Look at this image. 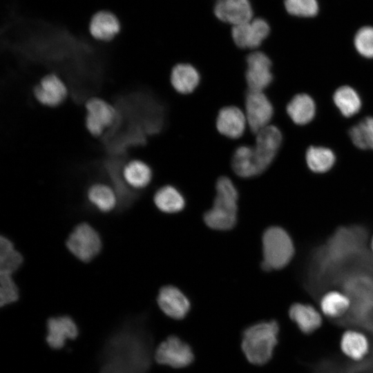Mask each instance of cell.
Segmentation results:
<instances>
[{
	"instance_id": "cell-1",
	"label": "cell",
	"mask_w": 373,
	"mask_h": 373,
	"mask_svg": "<svg viewBox=\"0 0 373 373\" xmlns=\"http://www.w3.org/2000/svg\"><path fill=\"white\" fill-rule=\"evenodd\" d=\"M152 344L142 318L126 320L106 339L100 353L99 373H147Z\"/></svg>"
},
{
	"instance_id": "cell-2",
	"label": "cell",
	"mask_w": 373,
	"mask_h": 373,
	"mask_svg": "<svg viewBox=\"0 0 373 373\" xmlns=\"http://www.w3.org/2000/svg\"><path fill=\"white\" fill-rule=\"evenodd\" d=\"M238 191L230 178L222 175L216 182V195L211 208L203 216L205 224L217 231L232 229L237 223Z\"/></svg>"
},
{
	"instance_id": "cell-3",
	"label": "cell",
	"mask_w": 373,
	"mask_h": 373,
	"mask_svg": "<svg viewBox=\"0 0 373 373\" xmlns=\"http://www.w3.org/2000/svg\"><path fill=\"white\" fill-rule=\"evenodd\" d=\"M278 331L275 321L260 322L245 329L241 347L249 362L260 365L270 360L278 343Z\"/></svg>"
},
{
	"instance_id": "cell-4",
	"label": "cell",
	"mask_w": 373,
	"mask_h": 373,
	"mask_svg": "<svg viewBox=\"0 0 373 373\" xmlns=\"http://www.w3.org/2000/svg\"><path fill=\"white\" fill-rule=\"evenodd\" d=\"M262 260L261 268L269 271L287 266L294 258L293 240L286 230L278 226L265 229L262 237Z\"/></svg>"
},
{
	"instance_id": "cell-5",
	"label": "cell",
	"mask_w": 373,
	"mask_h": 373,
	"mask_svg": "<svg viewBox=\"0 0 373 373\" xmlns=\"http://www.w3.org/2000/svg\"><path fill=\"white\" fill-rule=\"evenodd\" d=\"M68 250L79 260L89 262L101 251L102 241L99 233L90 224L76 225L66 239Z\"/></svg>"
},
{
	"instance_id": "cell-6",
	"label": "cell",
	"mask_w": 373,
	"mask_h": 373,
	"mask_svg": "<svg viewBox=\"0 0 373 373\" xmlns=\"http://www.w3.org/2000/svg\"><path fill=\"white\" fill-rule=\"evenodd\" d=\"M243 104L248 127L253 134L270 124L274 107L264 91L247 89L245 93Z\"/></svg>"
},
{
	"instance_id": "cell-7",
	"label": "cell",
	"mask_w": 373,
	"mask_h": 373,
	"mask_svg": "<svg viewBox=\"0 0 373 373\" xmlns=\"http://www.w3.org/2000/svg\"><path fill=\"white\" fill-rule=\"evenodd\" d=\"M283 135L280 129L269 124L255 134L254 153L260 174L271 164L280 149Z\"/></svg>"
},
{
	"instance_id": "cell-8",
	"label": "cell",
	"mask_w": 373,
	"mask_h": 373,
	"mask_svg": "<svg viewBox=\"0 0 373 373\" xmlns=\"http://www.w3.org/2000/svg\"><path fill=\"white\" fill-rule=\"evenodd\" d=\"M244 79L248 90L264 91L271 84L272 62L262 51L250 52L245 58Z\"/></svg>"
},
{
	"instance_id": "cell-9",
	"label": "cell",
	"mask_w": 373,
	"mask_h": 373,
	"mask_svg": "<svg viewBox=\"0 0 373 373\" xmlns=\"http://www.w3.org/2000/svg\"><path fill=\"white\" fill-rule=\"evenodd\" d=\"M190 346L177 336H169L156 348L154 358L161 365L174 368L189 365L193 361Z\"/></svg>"
},
{
	"instance_id": "cell-10",
	"label": "cell",
	"mask_w": 373,
	"mask_h": 373,
	"mask_svg": "<svg viewBox=\"0 0 373 373\" xmlns=\"http://www.w3.org/2000/svg\"><path fill=\"white\" fill-rule=\"evenodd\" d=\"M247 126L244 111L236 105L224 106L216 114V130L226 138L229 140L240 138L245 134Z\"/></svg>"
},
{
	"instance_id": "cell-11",
	"label": "cell",
	"mask_w": 373,
	"mask_h": 373,
	"mask_svg": "<svg viewBox=\"0 0 373 373\" xmlns=\"http://www.w3.org/2000/svg\"><path fill=\"white\" fill-rule=\"evenodd\" d=\"M269 30V26L265 20L256 18L233 26L231 36L237 47L241 49H255L267 37Z\"/></svg>"
},
{
	"instance_id": "cell-12",
	"label": "cell",
	"mask_w": 373,
	"mask_h": 373,
	"mask_svg": "<svg viewBox=\"0 0 373 373\" xmlns=\"http://www.w3.org/2000/svg\"><path fill=\"white\" fill-rule=\"evenodd\" d=\"M84 106L86 110L85 126L93 135H99L104 127L110 125L115 119V108L99 97L88 99Z\"/></svg>"
},
{
	"instance_id": "cell-13",
	"label": "cell",
	"mask_w": 373,
	"mask_h": 373,
	"mask_svg": "<svg viewBox=\"0 0 373 373\" xmlns=\"http://www.w3.org/2000/svg\"><path fill=\"white\" fill-rule=\"evenodd\" d=\"M157 303L164 314L176 320L184 318L191 307L186 295L173 285H165L160 288Z\"/></svg>"
},
{
	"instance_id": "cell-14",
	"label": "cell",
	"mask_w": 373,
	"mask_h": 373,
	"mask_svg": "<svg viewBox=\"0 0 373 373\" xmlns=\"http://www.w3.org/2000/svg\"><path fill=\"white\" fill-rule=\"evenodd\" d=\"M169 81L178 93L187 95L193 93L200 84L201 75L198 68L187 62L175 64L171 69Z\"/></svg>"
},
{
	"instance_id": "cell-15",
	"label": "cell",
	"mask_w": 373,
	"mask_h": 373,
	"mask_svg": "<svg viewBox=\"0 0 373 373\" xmlns=\"http://www.w3.org/2000/svg\"><path fill=\"white\" fill-rule=\"evenodd\" d=\"M214 13L218 19L233 26L248 22L253 17L249 0H218Z\"/></svg>"
},
{
	"instance_id": "cell-16",
	"label": "cell",
	"mask_w": 373,
	"mask_h": 373,
	"mask_svg": "<svg viewBox=\"0 0 373 373\" xmlns=\"http://www.w3.org/2000/svg\"><path fill=\"white\" fill-rule=\"evenodd\" d=\"M48 345L53 349H60L68 339H74L78 336V328L72 318L68 316L51 317L46 323Z\"/></svg>"
},
{
	"instance_id": "cell-17",
	"label": "cell",
	"mask_w": 373,
	"mask_h": 373,
	"mask_svg": "<svg viewBox=\"0 0 373 373\" xmlns=\"http://www.w3.org/2000/svg\"><path fill=\"white\" fill-rule=\"evenodd\" d=\"M66 88L61 79L54 73L43 76L33 87L37 100L47 106L59 104L66 95Z\"/></svg>"
},
{
	"instance_id": "cell-18",
	"label": "cell",
	"mask_w": 373,
	"mask_h": 373,
	"mask_svg": "<svg viewBox=\"0 0 373 373\" xmlns=\"http://www.w3.org/2000/svg\"><path fill=\"white\" fill-rule=\"evenodd\" d=\"M290 319L304 334H309L318 329L322 324V317L312 305L296 303L289 309Z\"/></svg>"
},
{
	"instance_id": "cell-19",
	"label": "cell",
	"mask_w": 373,
	"mask_h": 373,
	"mask_svg": "<svg viewBox=\"0 0 373 373\" xmlns=\"http://www.w3.org/2000/svg\"><path fill=\"white\" fill-rule=\"evenodd\" d=\"M231 165L233 173L242 178H251L260 175L256 163L253 145L237 146L233 151Z\"/></svg>"
},
{
	"instance_id": "cell-20",
	"label": "cell",
	"mask_w": 373,
	"mask_h": 373,
	"mask_svg": "<svg viewBox=\"0 0 373 373\" xmlns=\"http://www.w3.org/2000/svg\"><path fill=\"white\" fill-rule=\"evenodd\" d=\"M120 30V23L113 13L102 10L92 17L89 32L95 39L107 41L113 38Z\"/></svg>"
},
{
	"instance_id": "cell-21",
	"label": "cell",
	"mask_w": 373,
	"mask_h": 373,
	"mask_svg": "<svg viewBox=\"0 0 373 373\" xmlns=\"http://www.w3.org/2000/svg\"><path fill=\"white\" fill-rule=\"evenodd\" d=\"M121 173L126 184L135 191L148 186L153 176L150 166L140 160H132L126 162Z\"/></svg>"
},
{
	"instance_id": "cell-22",
	"label": "cell",
	"mask_w": 373,
	"mask_h": 373,
	"mask_svg": "<svg viewBox=\"0 0 373 373\" xmlns=\"http://www.w3.org/2000/svg\"><path fill=\"white\" fill-rule=\"evenodd\" d=\"M350 307L348 296L338 289H329L320 297L321 312L328 318H341L348 313Z\"/></svg>"
},
{
	"instance_id": "cell-23",
	"label": "cell",
	"mask_w": 373,
	"mask_h": 373,
	"mask_svg": "<svg viewBox=\"0 0 373 373\" xmlns=\"http://www.w3.org/2000/svg\"><path fill=\"white\" fill-rule=\"evenodd\" d=\"M86 196L89 203L100 212L108 213L117 207V195L110 185L94 183L88 187Z\"/></svg>"
},
{
	"instance_id": "cell-24",
	"label": "cell",
	"mask_w": 373,
	"mask_h": 373,
	"mask_svg": "<svg viewBox=\"0 0 373 373\" xmlns=\"http://www.w3.org/2000/svg\"><path fill=\"white\" fill-rule=\"evenodd\" d=\"M286 111L295 124L305 125L314 117L316 105L309 95L301 93L292 97L287 105Z\"/></svg>"
},
{
	"instance_id": "cell-25",
	"label": "cell",
	"mask_w": 373,
	"mask_h": 373,
	"mask_svg": "<svg viewBox=\"0 0 373 373\" xmlns=\"http://www.w3.org/2000/svg\"><path fill=\"white\" fill-rule=\"evenodd\" d=\"M153 202L160 211L166 213L180 212L186 204L182 193L176 187L169 184L162 186L156 191Z\"/></svg>"
},
{
	"instance_id": "cell-26",
	"label": "cell",
	"mask_w": 373,
	"mask_h": 373,
	"mask_svg": "<svg viewBox=\"0 0 373 373\" xmlns=\"http://www.w3.org/2000/svg\"><path fill=\"white\" fill-rule=\"evenodd\" d=\"M343 354L353 361L362 360L368 353L370 344L366 336L356 330H347L341 338Z\"/></svg>"
},
{
	"instance_id": "cell-27",
	"label": "cell",
	"mask_w": 373,
	"mask_h": 373,
	"mask_svg": "<svg viewBox=\"0 0 373 373\" xmlns=\"http://www.w3.org/2000/svg\"><path fill=\"white\" fill-rule=\"evenodd\" d=\"M23 258L14 244L3 235L0 238V272L14 274L22 266Z\"/></svg>"
},
{
	"instance_id": "cell-28",
	"label": "cell",
	"mask_w": 373,
	"mask_h": 373,
	"mask_svg": "<svg viewBox=\"0 0 373 373\" xmlns=\"http://www.w3.org/2000/svg\"><path fill=\"white\" fill-rule=\"evenodd\" d=\"M333 99L341 114L347 117L356 114L361 107V100L358 94L348 86L338 88L334 94Z\"/></svg>"
},
{
	"instance_id": "cell-29",
	"label": "cell",
	"mask_w": 373,
	"mask_h": 373,
	"mask_svg": "<svg viewBox=\"0 0 373 373\" xmlns=\"http://www.w3.org/2000/svg\"><path fill=\"white\" fill-rule=\"evenodd\" d=\"M309 169L316 173H323L332 169L335 163V155L329 149L310 146L305 155Z\"/></svg>"
},
{
	"instance_id": "cell-30",
	"label": "cell",
	"mask_w": 373,
	"mask_h": 373,
	"mask_svg": "<svg viewBox=\"0 0 373 373\" xmlns=\"http://www.w3.org/2000/svg\"><path fill=\"white\" fill-rule=\"evenodd\" d=\"M353 144L361 149L373 150V117H367L350 130Z\"/></svg>"
},
{
	"instance_id": "cell-31",
	"label": "cell",
	"mask_w": 373,
	"mask_h": 373,
	"mask_svg": "<svg viewBox=\"0 0 373 373\" xmlns=\"http://www.w3.org/2000/svg\"><path fill=\"white\" fill-rule=\"evenodd\" d=\"M19 297V288L12 278V274L0 272L1 307L16 302Z\"/></svg>"
},
{
	"instance_id": "cell-32",
	"label": "cell",
	"mask_w": 373,
	"mask_h": 373,
	"mask_svg": "<svg viewBox=\"0 0 373 373\" xmlns=\"http://www.w3.org/2000/svg\"><path fill=\"white\" fill-rule=\"evenodd\" d=\"M287 11L298 17H313L318 12L316 0H285Z\"/></svg>"
},
{
	"instance_id": "cell-33",
	"label": "cell",
	"mask_w": 373,
	"mask_h": 373,
	"mask_svg": "<svg viewBox=\"0 0 373 373\" xmlns=\"http://www.w3.org/2000/svg\"><path fill=\"white\" fill-rule=\"evenodd\" d=\"M358 52L366 58H373V28L366 26L358 30L354 37Z\"/></svg>"
},
{
	"instance_id": "cell-34",
	"label": "cell",
	"mask_w": 373,
	"mask_h": 373,
	"mask_svg": "<svg viewBox=\"0 0 373 373\" xmlns=\"http://www.w3.org/2000/svg\"><path fill=\"white\" fill-rule=\"evenodd\" d=\"M370 250L372 255L373 256V236H372L370 242Z\"/></svg>"
}]
</instances>
